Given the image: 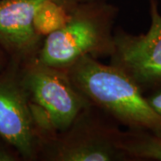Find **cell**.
I'll list each match as a JSON object with an SVG mask.
<instances>
[{
  "label": "cell",
  "mask_w": 161,
  "mask_h": 161,
  "mask_svg": "<svg viewBox=\"0 0 161 161\" xmlns=\"http://www.w3.org/2000/svg\"><path fill=\"white\" fill-rule=\"evenodd\" d=\"M75 87L92 106L133 131L161 135V116L138 84L112 64L85 57L67 70Z\"/></svg>",
  "instance_id": "cell-1"
},
{
  "label": "cell",
  "mask_w": 161,
  "mask_h": 161,
  "mask_svg": "<svg viewBox=\"0 0 161 161\" xmlns=\"http://www.w3.org/2000/svg\"><path fill=\"white\" fill-rule=\"evenodd\" d=\"M119 9L108 0H82L67 23L44 39L37 59L67 70L85 57L111 58Z\"/></svg>",
  "instance_id": "cell-2"
},
{
  "label": "cell",
  "mask_w": 161,
  "mask_h": 161,
  "mask_svg": "<svg viewBox=\"0 0 161 161\" xmlns=\"http://www.w3.org/2000/svg\"><path fill=\"white\" fill-rule=\"evenodd\" d=\"M21 77L42 145L68 129L92 106L75 87L67 71L45 64L37 58L21 66Z\"/></svg>",
  "instance_id": "cell-3"
},
{
  "label": "cell",
  "mask_w": 161,
  "mask_h": 161,
  "mask_svg": "<svg viewBox=\"0 0 161 161\" xmlns=\"http://www.w3.org/2000/svg\"><path fill=\"white\" fill-rule=\"evenodd\" d=\"M90 106L65 131L45 142L40 159L49 161H120L128 158L120 148L122 131ZM129 160V159H128Z\"/></svg>",
  "instance_id": "cell-4"
},
{
  "label": "cell",
  "mask_w": 161,
  "mask_h": 161,
  "mask_svg": "<svg viewBox=\"0 0 161 161\" xmlns=\"http://www.w3.org/2000/svg\"><path fill=\"white\" fill-rule=\"evenodd\" d=\"M0 138L24 160L40 159L42 142L23 86L21 66L11 61L0 72Z\"/></svg>",
  "instance_id": "cell-5"
},
{
  "label": "cell",
  "mask_w": 161,
  "mask_h": 161,
  "mask_svg": "<svg viewBox=\"0 0 161 161\" xmlns=\"http://www.w3.org/2000/svg\"><path fill=\"white\" fill-rule=\"evenodd\" d=\"M150 24L144 33L115 31L110 64L134 80L142 92L161 88V12L158 0H149Z\"/></svg>",
  "instance_id": "cell-6"
},
{
  "label": "cell",
  "mask_w": 161,
  "mask_h": 161,
  "mask_svg": "<svg viewBox=\"0 0 161 161\" xmlns=\"http://www.w3.org/2000/svg\"><path fill=\"white\" fill-rule=\"evenodd\" d=\"M44 1L0 0V47L20 66L39 56L44 39L36 32L33 22Z\"/></svg>",
  "instance_id": "cell-7"
},
{
  "label": "cell",
  "mask_w": 161,
  "mask_h": 161,
  "mask_svg": "<svg viewBox=\"0 0 161 161\" xmlns=\"http://www.w3.org/2000/svg\"><path fill=\"white\" fill-rule=\"evenodd\" d=\"M120 148L128 159L161 161V135L146 131L122 132Z\"/></svg>",
  "instance_id": "cell-8"
},
{
  "label": "cell",
  "mask_w": 161,
  "mask_h": 161,
  "mask_svg": "<svg viewBox=\"0 0 161 161\" xmlns=\"http://www.w3.org/2000/svg\"><path fill=\"white\" fill-rule=\"evenodd\" d=\"M146 98L153 110L161 116V88L150 91Z\"/></svg>",
  "instance_id": "cell-9"
},
{
  "label": "cell",
  "mask_w": 161,
  "mask_h": 161,
  "mask_svg": "<svg viewBox=\"0 0 161 161\" xmlns=\"http://www.w3.org/2000/svg\"><path fill=\"white\" fill-rule=\"evenodd\" d=\"M20 158L14 150H8L6 147L0 146V161H14Z\"/></svg>",
  "instance_id": "cell-10"
},
{
  "label": "cell",
  "mask_w": 161,
  "mask_h": 161,
  "mask_svg": "<svg viewBox=\"0 0 161 161\" xmlns=\"http://www.w3.org/2000/svg\"><path fill=\"white\" fill-rule=\"evenodd\" d=\"M10 63V59L4 49L0 47V72L5 70Z\"/></svg>",
  "instance_id": "cell-11"
},
{
  "label": "cell",
  "mask_w": 161,
  "mask_h": 161,
  "mask_svg": "<svg viewBox=\"0 0 161 161\" xmlns=\"http://www.w3.org/2000/svg\"><path fill=\"white\" fill-rule=\"evenodd\" d=\"M158 6H159V10L161 12V0H158Z\"/></svg>",
  "instance_id": "cell-12"
}]
</instances>
